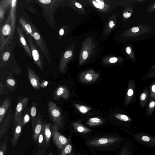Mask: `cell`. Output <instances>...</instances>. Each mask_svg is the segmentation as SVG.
<instances>
[{"instance_id":"50","label":"cell","mask_w":155,"mask_h":155,"mask_svg":"<svg viewBox=\"0 0 155 155\" xmlns=\"http://www.w3.org/2000/svg\"><path fill=\"white\" fill-rule=\"evenodd\" d=\"M49 155H53L51 153H50Z\"/></svg>"},{"instance_id":"14","label":"cell","mask_w":155,"mask_h":155,"mask_svg":"<svg viewBox=\"0 0 155 155\" xmlns=\"http://www.w3.org/2000/svg\"><path fill=\"white\" fill-rule=\"evenodd\" d=\"M11 114L9 112L2 122L0 128V138L1 139L7 132L11 121Z\"/></svg>"},{"instance_id":"37","label":"cell","mask_w":155,"mask_h":155,"mask_svg":"<svg viewBox=\"0 0 155 155\" xmlns=\"http://www.w3.org/2000/svg\"><path fill=\"white\" fill-rule=\"evenodd\" d=\"M134 91L133 89H129L127 92V94L128 96H131L133 94Z\"/></svg>"},{"instance_id":"18","label":"cell","mask_w":155,"mask_h":155,"mask_svg":"<svg viewBox=\"0 0 155 155\" xmlns=\"http://www.w3.org/2000/svg\"><path fill=\"white\" fill-rule=\"evenodd\" d=\"M33 38L42 51L44 53L45 55L46 56L47 55L48 53L47 52V51L46 50V46L39 33L37 32H34Z\"/></svg>"},{"instance_id":"16","label":"cell","mask_w":155,"mask_h":155,"mask_svg":"<svg viewBox=\"0 0 155 155\" xmlns=\"http://www.w3.org/2000/svg\"><path fill=\"white\" fill-rule=\"evenodd\" d=\"M37 113V103L33 102L32 103L30 109L32 128H34L38 117Z\"/></svg>"},{"instance_id":"41","label":"cell","mask_w":155,"mask_h":155,"mask_svg":"<svg viewBox=\"0 0 155 155\" xmlns=\"http://www.w3.org/2000/svg\"><path fill=\"white\" fill-rule=\"evenodd\" d=\"M155 105V102L154 101H151L149 104V106L150 108H152Z\"/></svg>"},{"instance_id":"26","label":"cell","mask_w":155,"mask_h":155,"mask_svg":"<svg viewBox=\"0 0 155 155\" xmlns=\"http://www.w3.org/2000/svg\"><path fill=\"white\" fill-rule=\"evenodd\" d=\"M114 117L116 119L122 121H130V118L127 115L121 114L116 113L114 114Z\"/></svg>"},{"instance_id":"9","label":"cell","mask_w":155,"mask_h":155,"mask_svg":"<svg viewBox=\"0 0 155 155\" xmlns=\"http://www.w3.org/2000/svg\"><path fill=\"white\" fill-rule=\"evenodd\" d=\"M134 149L133 144L128 138L121 147L117 155H134Z\"/></svg>"},{"instance_id":"10","label":"cell","mask_w":155,"mask_h":155,"mask_svg":"<svg viewBox=\"0 0 155 155\" xmlns=\"http://www.w3.org/2000/svg\"><path fill=\"white\" fill-rule=\"evenodd\" d=\"M28 80L31 85L35 90H39L41 88L40 78L30 67H28Z\"/></svg>"},{"instance_id":"33","label":"cell","mask_w":155,"mask_h":155,"mask_svg":"<svg viewBox=\"0 0 155 155\" xmlns=\"http://www.w3.org/2000/svg\"><path fill=\"white\" fill-rule=\"evenodd\" d=\"M38 1L41 3L45 5L50 4L52 1L51 0H39Z\"/></svg>"},{"instance_id":"11","label":"cell","mask_w":155,"mask_h":155,"mask_svg":"<svg viewBox=\"0 0 155 155\" xmlns=\"http://www.w3.org/2000/svg\"><path fill=\"white\" fill-rule=\"evenodd\" d=\"M45 123L40 114H38L36 123L34 128L33 135V138L35 141L38 140L39 136L43 130Z\"/></svg>"},{"instance_id":"48","label":"cell","mask_w":155,"mask_h":155,"mask_svg":"<svg viewBox=\"0 0 155 155\" xmlns=\"http://www.w3.org/2000/svg\"><path fill=\"white\" fill-rule=\"evenodd\" d=\"M152 90L153 92H155V85H153L152 87Z\"/></svg>"},{"instance_id":"8","label":"cell","mask_w":155,"mask_h":155,"mask_svg":"<svg viewBox=\"0 0 155 155\" xmlns=\"http://www.w3.org/2000/svg\"><path fill=\"white\" fill-rule=\"evenodd\" d=\"M70 95L68 89L64 86L60 85L58 86L54 90L53 94L54 99L58 101L62 97L64 100L68 99Z\"/></svg>"},{"instance_id":"28","label":"cell","mask_w":155,"mask_h":155,"mask_svg":"<svg viewBox=\"0 0 155 155\" xmlns=\"http://www.w3.org/2000/svg\"><path fill=\"white\" fill-rule=\"evenodd\" d=\"M23 127L28 123L30 120V117L28 113H26L23 118H22Z\"/></svg>"},{"instance_id":"3","label":"cell","mask_w":155,"mask_h":155,"mask_svg":"<svg viewBox=\"0 0 155 155\" xmlns=\"http://www.w3.org/2000/svg\"><path fill=\"white\" fill-rule=\"evenodd\" d=\"M127 132L129 135L141 144L147 147L155 148V137L142 132H138L133 134L130 132Z\"/></svg>"},{"instance_id":"24","label":"cell","mask_w":155,"mask_h":155,"mask_svg":"<svg viewBox=\"0 0 155 155\" xmlns=\"http://www.w3.org/2000/svg\"><path fill=\"white\" fill-rule=\"evenodd\" d=\"M19 21L21 25L25 32L29 34L30 35L33 37V33L32 28L30 25L26 23L25 21L22 18L20 19Z\"/></svg>"},{"instance_id":"12","label":"cell","mask_w":155,"mask_h":155,"mask_svg":"<svg viewBox=\"0 0 155 155\" xmlns=\"http://www.w3.org/2000/svg\"><path fill=\"white\" fill-rule=\"evenodd\" d=\"M15 126L12 141V147H15L17 145L19 138L21 135L23 127L22 118H21Z\"/></svg>"},{"instance_id":"46","label":"cell","mask_w":155,"mask_h":155,"mask_svg":"<svg viewBox=\"0 0 155 155\" xmlns=\"http://www.w3.org/2000/svg\"><path fill=\"white\" fill-rule=\"evenodd\" d=\"M64 33V31L63 29H60V31H59V32L60 35L62 36L63 35Z\"/></svg>"},{"instance_id":"40","label":"cell","mask_w":155,"mask_h":155,"mask_svg":"<svg viewBox=\"0 0 155 155\" xmlns=\"http://www.w3.org/2000/svg\"><path fill=\"white\" fill-rule=\"evenodd\" d=\"M146 94L145 93H142L140 97L141 100L142 101L144 100L146 98Z\"/></svg>"},{"instance_id":"17","label":"cell","mask_w":155,"mask_h":155,"mask_svg":"<svg viewBox=\"0 0 155 155\" xmlns=\"http://www.w3.org/2000/svg\"><path fill=\"white\" fill-rule=\"evenodd\" d=\"M17 30L18 32L19 35L20 41L21 43L24 46V48L26 50V52L28 54L30 57H31L32 56L31 52L24 37L21 30L18 26L17 27Z\"/></svg>"},{"instance_id":"49","label":"cell","mask_w":155,"mask_h":155,"mask_svg":"<svg viewBox=\"0 0 155 155\" xmlns=\"http://www.w3.org/2000/svg\"><path fill=\"white\" fill-rule=\"evenodd\" d=\"M99 8L101 9H102L104 7V5L98 4Z\"/></svg>"},{"instance_id":"5","label":"cell","mask_w":155,"mask_h":155,"mask_svg":"<svg viewBox=\"0 0 155 155\" xmlns=\"http://www.w3.org/2000/svg\"><path fill=\"white\" fill-rule=\"evenodd\" d=\"M29 100L28 97H19L16 106L14 114V125L15 126L18 122L21 119L22 112L27 105Z\"/></svg>"},{"instance_id":"19","label":"cell","mask_w":155,"mask_h":155,"mask_svg":"<svg viewBox=\"0 0 155 155\" xmlns=\"http://www.w3.org/2000/svg\"><path fill=\"white\" fill-rule=\"evenodd\" d=\"M43 132L45 141L46 144H47L49 143L51 137V124L50 123H45Z\"/></svg>"},{"instance_id":"45","label":"cell","mask_w":155,"mask_h":155,"mask_svg":"<svg viewBox=\"0 0 155 155\" xmlns=\"http://www.w3.org/2000/svg\"><path fill=\"white\" fill-rule=\"evenodd\" d=\"M96 2H97V3L98 4L104 5V2L103 1L101 0H96Z\"/></svg>"},{"instance_id":"32","label":"cell","mask_w":155,"mask_h":155,"mask_svg":"<svg viewBox=\"0 0 155 155\" xmlns=\"http://www.w3.org/2000/svg\"><path fill=\"white\" fill-rule=\"evenodd\" d=\"M48 81L46 80H43L40 83V87L42 88H44L46 87L48 85Z\"/></svg>"},{"instance_id":"2","label":"cell","mask_w":155,"mask_h":155,"mask_svg":"<svg viewBox=\"0 0 155 155\" xmlns=\"http://www.w3.org/2000/svg\"><path fill=\"white\" fill-rule=\"evenodd\" d=\"M48 112L50 118L55 126L57 127L62 124L63 116L61 108L56 104L49 100L48 103Z\"/></svg>"},{"instance_id":"27","label":"cell","mask_w":155,"mask_h":155,"mask_svg":"<svg viewBox=\"0 0 155 155\" xmlns=\"http://www.w3.org/2000/svg\"><path fill=\"white\" fill-rule=\"evenodd\" d=\"M11 27L10 25L8 24L5 25L2 28V33L5 36L9 35L11 31Z\"/></svg>"},{"instance_id":"29","label":"cell","mask_w":155,"mask_h":155,"mask_svg":"<svg viewBox=\"0 0 155 155\" xmlns=\"http://www.w3.org/2000/svg\"><path fill=\"white\" fill-rule=\"evenodd\" d=\"M44 140H45V137L43 130L42 132L39 136L38 140V143L41 144L43 143Z\"/></svg>"},{"instance_id":"42","label":"cell","mask_w":155,"mask_h":155,"mask_svg":"<svg viewBox=\"0 0 155 155\" xmlns=\"http://www.w3.org/2000/svg\"><path fill=\"white\" fill-rule=\"evenodd\" d=\"M115 25V24L114 23L113 21H110L109 24V27L111 28H113Z\"/></svg>"},{"instance_id":"35","label":"cell","mask_w":155,"mask_h":155,"mask_svg":"<svg viewBox=\"0 0 155 155\" xmlns=\"http://www.w3.org/2000/svg\"><path fill=\"white\" fill-rule=\"evenodd\" d=\"M4 89V86L3 84L1 82L0 83V94L1 95Z\"/></svg>"},{"instance_id":"7","label":"cell","mask_w":155,"mask_h":155,"mask_svg":"<svg viewBox=\"0 0 155 155\" xmlns=\"http://www.w3.org/2000/svg\"><path fill=\"white\" fill-rule=\"evenodd\" d=\"M99 77L98 73L91 70L82 73L79 75V78L83 83H89L95 81Z\"/></svg>"},{"instance_id":"36","label":"cell","mask_w":155,"mask_h":155,"mask_svg":"<svg viewBox=\"0 0 155 155\" xmlns=\"http://www.w3.org/2000/svg\"><path fill=\"white\" fill-rule=\"evenodd\" d=\"M88 56L87 52L86 51H84L83 53V58L84 59H86Z\"/></svg>"},{"instance_id":"43","label":"cell","mask_w":155,"mask_h":155,"mask_svg":"<svg viewBox=\"0 0 155 155\" xmlns=\"http://www.w3.org/2000/svg\"><path fill=\"white\" fill-rule=\"evenodd\" d=\"M126 51L128 54H130L131 52V50L130 48L129 47H127L126 48Z\"/></svg>"},{"instance_id":"4","label":"cell","mask_w":155,"mask_h":155,"mask_svg":"<svg viewBox=\"0 0 155 155\" xmlns=\"http://www.w3.org/2000/svg\"><path fill=\"white\" fill-rule=\"evenodd\" d=\"M51 129L53 141L57 147L61 150L68 143L70 139H68L60 133L57 127L52 126Z\"/></svg>"},{"instance_id":"39","label":"cell","mask_w":155,"mask_h":155,"mask_svg":"<svg viewBox=\"0 0 155 155\" xmlns=\"http://www.w3.org/2000/svg\"><path fill=\"white\" fill-rule=\"evenodd\" d=\"M117 60V58L113 57L110 58L109 60V61L111 63H114L116 62Z\"/></svg>"},{"instance_id":"21","label":"cell","mask_w":155,"mask_h":155,"mask_svg":"<svg viewBox=\"0 0 155 155\" xmlns=\"http://www.w3.org/2000/svg\"><path fill=\"white\" fill-rule=\"evenodd\" d=\"M104 120L102 118L97 117L91 118L86 122V124L90 127L95 126L103 124Z\"/></svg>"},{"instance_id":"6","label":"cell","mask_w":155,"mask_h":155,"mask_svg":"<svg viewBox=\"0 0 155 155\" xmlns=\"http://www.w3.org/2000/svg\"><path fill=\"white\" fill-rule=\"evenodd\" d=\"M28 39L31 50L32 56L34 61L40 69L43 71V63L37 47L30 37L28 36Z\"/></svg>"},{"instance_id":"22","label":"cell","mask_w":155,"mask_h":155,"mask_svg":"<svg viewBox=\"0 0 155 155\" xmlns=\"http://www.w3.org/2000/svg\"><path fill=\"white\" fill-rule=\"evenodd\" d=\"M60 155H74L70 139L68 143L61 150Z\"/></svg>"},{"instance_id":"30","label":"cell","mask_w":155,"mask_h":155,"mask_svg":"<svg viewBox=\"0 0 155 155\" xmlns=\"http://www.w3.org/2000/svg\"><path fill=\"white\" fill-rule=\"evenodd\" d=\"M10 56V53L8 52H5L3 56V59L4 61H7Z\"/></svg>"},{"instance_id":"44","label":"cell","mask_w":155,"mask_h":155,"mask_svg":"<svg viewBox=\"0 0 155 155\" xmlns=\"http://www.w3.org/2000/svg\"><path fill=\"white\" fill-rule=\"evenodd\" d=\"M76 6L78 8H82L81 5L78 2H76L75 3Z\"/></svg>"},{"instance_id":"51","label":"cell","mask_w":155,"mask_h":155,"mask_svg":"<svg viewBox=\"0 0 155 155\" xmlns=\"http://www.w3.org/2000/svg\"><path fill=\"white\" fill-rule=\"evenodd\" d=\"M154 8H155V4L154 5Z\"/></svg>"},{"instance_id":"38","label":"cell","mask_w":155,"mask_h":155,"mask_svg":"<svg viewBox=\"0 0 155 155\" xmlns=\"http://www.w3.org/2000/svg\"><path fill=\"white\" fill-rule=\"evenodd\" d=\"M131 15V14L130 13H129L128 12H126L124 13L123 16L125 18H128L130 17Z\"/></svg>"},{"instance_id":"13","label":"cell","mask_w":155,"mask_h":155,"mask_svg":"<svg viewBox=\"0 0 155 155\" xmlns=\"http://www.w3.org/2000/svg\"><path fill=\"white\" fill-rule=\"evenodd\" d=\"M72 126L75 132L80 134L79 135L89 136L88 134L92 131L91 129L79 122H73Z\"/></svg>"},{"instance_id":"34","label":"cell","mask_w":155,"mask_h":155,"mask_svg":"<svg viewBox=\"0 0 155 155\" xmlns=\"http://www.w3.org/2000/svg\"><path fill=\"white\" fill-rule=\"evenodd\" d=\"M131 31L134 33H136L139 31V28L137 27H134L131 29Z\"/></svg>"},{"instance_id":"20","label":"cell","mask_w":155,"mask_h":155,"mask_svg":"<svg viewBox=\"0 0 155 155\" xmlns=\"http://www.w3.org/2000/svg\"><path fill=\"white\" fill-rule=\"evenodd\" d=\"M5 83L8 88L10 90H12L15 88L17 81L15 78L10 74L7 78Z\"/></svg>"},{"instance_id":"47","label":"cell","mask_w":155,"mask_h":155,"mask_svg":"<svg viewBox=\"0 0 155 155\" xmlns=\"http://www.w3.org/2000/svg\"><path fill=\"white\" fill-rule=\"evenodd\" d=\"M93 3L95 7H96L97 8H99L98 4L97 3L93 1Z\"/></svg>"},{"instance_id":"31","label":"cell","mask_w":155,"mask_h":155,"mask_svg":"<svg viewBox=\"0 0 155 155\" xmlns=\"http://www.w3.org/2000/svg\"><path fill=\"white\" fill-rule=\"evenodd\" d=\"M72 53L71 51H67L65 53L64 57L65 58H70L72 55Z\"/></svg>"},{"instance_id":"15","label":"cell","mask_w":155,"mask_h":155,"mask_svg":"<svg viewBox=\"0 0 155 155\" xmlns=\"http://www.w3.org/2000/svg\"><path fill=\"white\" fill-rule=\"evenodd\" d=\"M12 100L8 97L3 102L0 107V124H1L11 103Z\"/></svg>"},{"instance_id":"23","label":"cell","mask_w":155,"mask_h":155,"mask_svg":"<svg viewBox=\"0 0 155 155\" xmlns=\"http://www.w3.org/2000/svg\"><path fill=\"white\" fill-rule=\"evenodd\" d=\"M8 137L4 138L1 142L0 144V155H5L8 145Z\"/></svg>"},{"instance_id":"25","label":"cell","mask_w":155,"mask_h":155,"mask_svg":"<svg viewBox=\"0 0 155 155\" xmlns=\"http://www.w3.org/2000/svg\"><path fill=\"white\" fill-rule=\"evenodd\" d=\"M74 105L81 113L83 114H86L92 109L91 107L84 105L75 104Z\"/></svg>"},{"instance_id":"1","label":"cell","mask_w":155,"mask_h":155,"mask_svg":"<svg viewBox=\"0 0 155 155\" xmlns=\"http://www.w3.org/2000/svg\"><path fill=\"white\" fill-rule=\"evenodd\" d=\"M124 140V137L119 134H98L87 138L85 144L93 151H108L115 147L118 148Z\"/></svg>"}]
</instances>
